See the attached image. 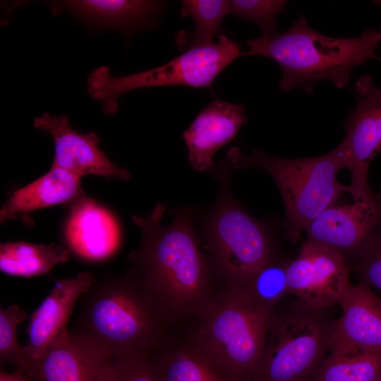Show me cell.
Instances as JSON below:
<instances>
[{
	"instance_id": "29",
	"label": "cell",
	"mask_w": 381,
	"mask_h": 381,
	"mask_svg": "<svg viewBox=\"0 0 381 381\" xmlns=\"http://www.w3.org/2000/svg\"><path fill=\"white\" fill-rule=\"evenodd\" d=\"M0 381H31V380L21 370L16 369L13 372L1 370Z\"/></svg>"
},
{
	"instance_id": "15",
	"label": "cell",
	"mask_w": 381,
	"mask_h": 381,
	"mask_svg": "<svg viewBox=\"0 0 381 381\" xmlns=\"http://www.w3.org/2000/svg\"><path fill=\"white\" fill-rule=\"evenodd\" d=\"M329 351L349 349L381 353V297L361 282L352 285L339 304Z\"/></svg>"
},
{
	"instance_id": "25",
	"label": "cell",
	"mask_w": 381,
	"mask_h": 381,
	"mask_svg": "<svg viewBox=\"0 0 381 381\" xmlns=\"http://www.w3.org/2000/svg\"><path fill=\"white\" fill-rule=\"evenodd\" d=\"M98 381H159L152 353H137L111 359Z\"/></svg>"
},
{
	"instance_id": "8",
	"label": "cell",
	"mask_w": 381,
	"mask_h": 381,
	"mask_svg": "<svg viewBox=\"0 0 381 381\" xmlns=\"http://www.w3.org/2000/svg\"><path fill=\"white\" fill-rule=\"evenodd\" d=\"M244 55L239 45L222 35L217 42L193 48L155 68L126 75H112L107 66L87 77L90 96L101 102L106 114L119 108V98L131 90L167 85L209 86L232 61Z\"/></svg>"
},
{
	"instance_id": "7",
	"label": "cell",
	"mask_w": 381,
	"mask_h": 381,
	"mask_svg": "<svg viewBox=\"0 0 381 381\" xmlns=\"http://www.w3.org/2000/svg\"><path fill=\"white\" fill-rule=\"evenodd\" d=\"M225 161L214 168L219 195L205 224L211 267L226 288L247 287L255 274L274 260L265 226L253 218L231 195Z\"/></svg>"
},
{
	"instance_id": "17",
	"label": "cell",
	"mask_w": 381,
	"mask_h": 381,
	"mask_svg": "<svg viewBox=\"0 0 381 381\" xmlns=\"http://www.w3.org/2000/svg\"><path fill=\"white\" fill-rule=\"evenodd\" d=\"M152 358L159 381H235L193 332L180 340L168 336Z\"/></svg>"
},
{
	"instance_id": "27",
	"label": "cell",
	"mask_w": 381,
	"mask_h": 381,
	"mask_svg": "<svg viewBox=\"0 0 381 381\" xmlns=\"http://www.w3.org/2000/svg\"><path fill=\"white\" fill-rule=\"evenodd\" d=\"M286 1L281 0H232L231 13L237 18L255 23L263 36L276 32V18L284 8Z\"/></svg>"
},
{
	"instance_id": "4",
	"label": "cell",
	"mask_w": 381,
	"mask_h": 381,
	"mask_svg": "<svg viewBox=\"0 0 381 381\" xmlns=\"http://www.w3.org/2000/svg\"><path fill=\"white\" fill-rule=\"evenodd\" d=\"M231 168L258 167L274 181L286 210V237L296 241L302 231L325 209L350 193V186L337 181L345 169V157L339 145L327 154L300 159L268 155L260 150L246 154L236 147L226 154Z\"/></svg>"
},
{
	"instance_id": "19",
	"label": "cell",
	"mask_w": 381,
	"mask_h": 381,
	"mask_svg": "<svg viewBox=\"0 0 381 381\" xmlns=\"http://www.w3.org/2000/svg\"><path fill=\"white\" fill-rule=\"evenodd\" d=\"M84 196L80 178L51 167L45 174L11 194L1 208L0 222L59 204L71 205Z\"/></svg>"
},
{
	"instance_id": "31",
	"label": "cell",
	"mask_w": 381,
	"mask_h": 381,
	"mask_svg": "<svg viewBox=\"0 0 381 381\" xmlns=\"http://www.w3.org/2000/svg\"><path fill=\"white\" fill-rule=\"evenodd\" d=\"M378 2H381V1H378ZM379 31H380V33H381V28H380V30Z\"/></svg>"
},
{
	"instance_id": "11",
	"label": "cell",
	"mask_w": 381,
	"mask_h": 381,
	"mask_svg": "<svg viewBox=\"0 0 381 381\" xmlns=\"http://www.w3.org/2000/svg\"><path fill=\"white\" fill-rule=\"evenodd\" d=\"M33 125L52 137L55 154L52 167L63 169L80 179L90 174L116 177L122 181L130 179L128 170L117 166L106 156L95 132L77 131L66 116L44 113L35 118Z\"/></svg>"
},
{
	"instance_id": "3",
	"label": "cell",
	"mask_w": 381,
	"mask_h": 381,
	"mask_svg": "<svg viewBox=\"0 0 381 381\" xmlns=\"http://www.w3.org/2000/svg\"><path fill=\"white\" fill-rule=\"evenodd\" d=\"M380 42L381 33L374 28L355 38L325 36L310 28L301 16L283 33L249 40L244 55L276 61L282 71L279 87L283 92L301 87L311 94L314 84L323 80H331L338 88L347 85L355 66L379 59L375 52Z\"/></svg>"
},
{
	"instance_id": "9",
	"label": "cell",
	"mask_w": 381,
	"mask_h": 381,
	"mask_svg": "<svg viewBox=\"0 0 381 381\" xmlns=\"http://www.w3.org/2000/svg\"><path fill=\"white\" fill-rule=\"evenodd\" d=\"M350 197L351 202L339 200L310 223L306 242L354 260L381 226V205L373 192Z\"/></svg>"
},
{
	"instance_id": "13",
	"label": "cell",
	"mask_w": 381,
	"mask_h": 381,
	"mask_svg": "<svg viewBox=\"0 0 381 381\" xmlns=\"http://www.w3.org/2000/svg\"><path fill=\"white\" fill-rule=\"evenodd\" d=\"M95 281L92 272H83L55 282L32 313L26 329L28 339L24 348L32 358L40 359L58 339L69 332L67 323L77 301Z\"/></svg>"
},
{
	"instance_id": "24",
	"label": "cell",
	"mask_w": 381,
	"mask_h": 381,
	"mask_svg": "<svg viewBox=\"0 0 381 381\" xmlns=\"http://www.w3.org/2000/svg\"><path fill=\"white\" fill-rule=\"evenodd\" d=\"M29 318L17 305H11L0 310V363L13 364L30 380L37 360L32 358L17 339V327Z\"/></svg>"
},
{
	"instance_id": "5",
	"label": "cell",
	"mask_w": 381,
	"mask_h": 381,
	"mask_svg": "<svg viewBox=\"0 0 381 381\" xmlns=\"http://www.w3.org/2000/svg\"><path fill=\"white\" fill-rule=\"evenodd\" d=\"M330 308L284 300L272 310L251 381H312L329 351Z\"/></svg>"
},
{
	"instance_id": "30",
	"label": "cell",
	"mask_w": 381,
	"mask_h": 381,
	"mask_svg": "<svg viewBox=\"0 0 381 381\" xmlns=\"http://www.w3.org/2000/svg\"><path fill=\"white\" fill-rule=\"evenodd\" d=\"M377 199L381 205V188H380V192L378 193V194H377Z\"/></svg>"
},
{
	"instance_id": "10",
	"label": "cell",
	"mask_w": 381,
	"mask_h": 381,
	"mask_svg": "<svg viewBox=\"0 0 381 381\" xmlns=\"http://www.w3.org/2000/svg\"><path fill=\"white\" fill-rule=\"evenodd\" d=\"M286 274L290 295L315 308L340 304L352 286L344 256L306 241L298 255L286 262Z\"/></svg>"
},
{
	"instance_id": "2",
	"label": "cell",
	"mask_w": 381,
	"mask_h": 381,
	"mask_svg": "<svg viewBox=\"0 0 381 381\" xmlns=\"http://www.w3.org/2000/svg\"><path fill=\"white\" fill-rule=\"evenodd\" d=\"M171 322L153 294L128 272L92 284L80 298L70 332L112 359L154 353Z\"/></svg>"
},
{
	"instance_id": "18",
	"label": "cell",
	"mask_w": 381,
	"mask_h": 381,
	"mask_svg": "<svg viewBox=\"0 0 381 381\" xmlns=\"http://www.w3.org/2000/svg\"><path fill=\"white\" fill-rule=\"evenodd\" d=\"M111 359L69 331L37 361L32 380L98 381Z\"/></svg>"
},
{
	"instance_id": "6",
	"label": "cell",
	"mask_w": 381,
	"mask_h": 381,
	"mask_svg": "<svg viewBox=\"0 0 381 381\" xmlns=\"http://www.w3.org/2000/svg\"><path fill=\"white\" fill-rule=\"evenodd\" d=\"M272 310L248 287L225 288L199 315L193 333L235 381H251Z\"/></svg>"
},
{
	"instance_id": "26",
	"label": "cell",
	"mask_w": 381,
	"mask_h": 381,
	"mask_svg": "<svg viewBox=\"0 0 381 381\" xmlns=\"http://www.w3.org/2000/svg\"><path fill=\"white\" fill-rule=\"evenodd\" d=\"M247 287L260 301L274 308L290 295L286 262H270L255 274Z\"/></svg>"
},
{
	"instance_id": "20",
	"label": "cell",
	"mask_w": 381,
	"mask_h": 381,
	"mask_svg": "<svg viewBox=\"0 0 381 381\" xmlns=\"http://www.w3.org/2000/svg\"><path fill=\"white\" fill-rule=\"evenodd\" d=\"M162 4L144 0H69L49 3L53 13L69 11L92 22L111 26L145 23Z\"/></svg>"
},
{
	"instance_id": "21",
	"label": "cell",
	"mask_w": 381,
	"mask_h": 381,
	"mask_svg": "<svg viewBox=\"0 0 381 381\" xmlns=\"http://www.w3.org/2000/svg\"><path fill=\"white\" fill-rule=\"evenodd\" d=\"M68 250L54 243L25 241L0 245V270L13 277L29 278L43 275L59 263L68 260Z\"/></svg>"
},
{
	"instance_id": "22",
	"label": "cell",
	"mask_w": 381,
	"mask_h": 381,
	"mask_svg": "<svg viewBox=\"0 0 381 381\" xmlns=\"http://www.w3.org/2000/svg\"><path fill=\"white\" fill-rule=\"evenodd\" d=\"M312 381H381V353L330 351Z\"/></svg>"
},
{
	"instance_id": "1",
	"label": "cell",
	"mask_w": 381,
	"mask_h": 381,
	"mask_svg": "<svg viewBox=\"0 0 381 381\" xmlns=\"http://www.w3.org/2000/svg\"><path fill=\"white\" fill-rule=\"evenodd\" d=\"M166 207L157 202L146 217H131L142 238L129 256L130 272L153 294L171 322L198 318L216 294L212 267L195 236L192 208L178 210L164 226Z\"/></svg>"
},
{
	"instance_id": "14",
	"label": "cell",
	"mask_w": 381,
	"mask_h": 381,
	"mask_svg": "<svg viewBox=\"0 0 381 381\" xmlns=\"http://www.w3.org/2000/svg\"><path fill=\"white\" fill-rule=\"evenodd\" d=\"M247 121L243 104L217 99L206 105L183 133L192 168L210 171L215 152L234 139Z\"/></svg>"
},
{
	"instance_id": "23",
	"label": "cell",
	"mask_w": 381,
	"mask_h": 381,
	"mask_svg": "<svg viewBox=\"0 0 381 381\" xmlns=\"http://www.w3.org/2000/svg\"><path fill=\"white\" fill-rule=\"evenodd\" d=\"M181 16L191 17L195 21L193 32H178L175 37L178 48L186 52L193 48L210 44L220 31L223 18L231 13L230 1L183 0Z\"/></svg>"
},
{
	"instance_id": "12",
	"label": "cell",
	"mask_w": 381,
	"mask_h": 381,
	"mask_svg": "<svg viewBox=\"0 0 381 381\" xmlns=\"http://www.w3.org/2000/svg\"><path fill=\"white\" fill-rule=\"evenodd\" d=\"M374 85L368 75L357 80V104L345 123L346 136L339 144L345 157V169L351 172L350 187L354 192L370 189L368 181L369 166L381 151L375 121Z\"/></svg>"
},
{
	"instance_id": "28",
	"label": "cell",
	"mask_w": 381,
	"mask_h": 381,
	"mask_svg": "<svg viewBox=\"0 0 381 381\" xmlns=\"http://www.w3.org/2000/svg\"><path fill=\"white\" fill-rule=\"evenodd\" d=\"M353 261V270L361 282L381 296V226Z\"/></svg>"
},
{
	"instance_id": "16",
	"label": "cell",
	"mask_w": 381,
	"mask_h": 381,
	"mask_svg": "<svg viewBox=\"0 0 381 381\" xmlns=\"http://www.w3.org/2000/svg\"><path fill=\"white\" fill-rule=\"evenodd\" d=\"M65 236L70 248L90 260L112 255L119 243V229L114 217L86 196L70 205Z\"/></svg>"
}]
</instances>
